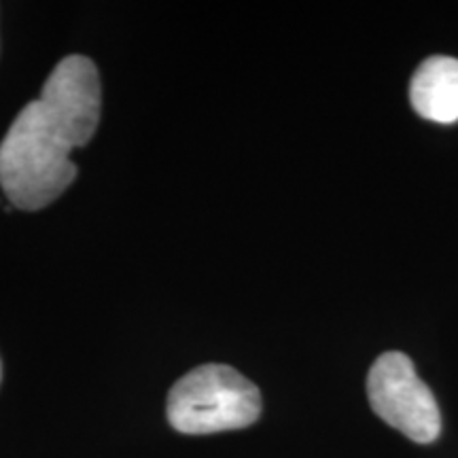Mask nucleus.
I'll return each instance as SVG.
<instances>
[{
    "label": "nucleus",
    "mask_w": 458,
    "mask_h": 458,
    "mask_svg": "<svg viewBox=\"0 0 458 458\" xmlns=\"http://www.w3.org/2000/svg\"><path fill=\"white\" fill-rule=\"evenodd\" d=\"M100 74L85 55H68L21 108L0 142V187L11 206L41 210L77 179L71 151L85 147L100 122Z\"/></svg>",
    "instance_id": "nucleus-1"
},
{
    "label": "nucleus",
    "mask_w": 458,
    "mask_h": 458,
    "mask_svg": "<svg viewBox=\"0 0 458 458\" xmlns=\"http://www.w3.org/2000/svg\"><path fill=\"white\" fill-rule=\"evenodd\" d=\"M168 422L179 433L210 435L244 428L261 416V393L229 365H199L170 388Z\"/></svg>",
    "instance_id": "nucleus-2"
},
{
    "label": "nucleus",
    "mask_w": 458,
    "mask_h": 458,
    "mask_svg": "<svg viewBox=\"0 0 458 458\" xmlns=\"http://www.w3.org/2000/svg\"><path fill=\"white\" fill-rule=\"evenodd\" d=\"M371 410L416 444H431L442 431V414L431 388L420 380L403 352H385L368 376Z\"/></svg>",
    "instance_id": "nucleus-3"
},
{
    "label": "nucleus",
    "mask_w": 458,
    "mask_h": 458,
    "mask_svg": "<svg viewBox=\"0 0 458 458\" xmlns=\"http://www.w3.org/2000/svg\"><path fill=\"white\" fill-rule=\"evenodd\" d=\"M410 102L420 117L435 123L458 122V60L427 57L410 83Z\"/></svg>",
    "instance_id": "nucleus-4"
},
{
    "label": "nucleus",
    "mask_w": 458,
    "mask_h": 458,
    "mask_svg": "<svg viewBox=\"0 0 458 458\" xmlns=\"http://www.w3.org/2000/svg\"><path fill=\"white\" fill-rule=\"evenodd\" d=\"M0 377H3V365H0Z\"/></svg>",
    "instance_id": "nucleus-5"
}]
</instances>
